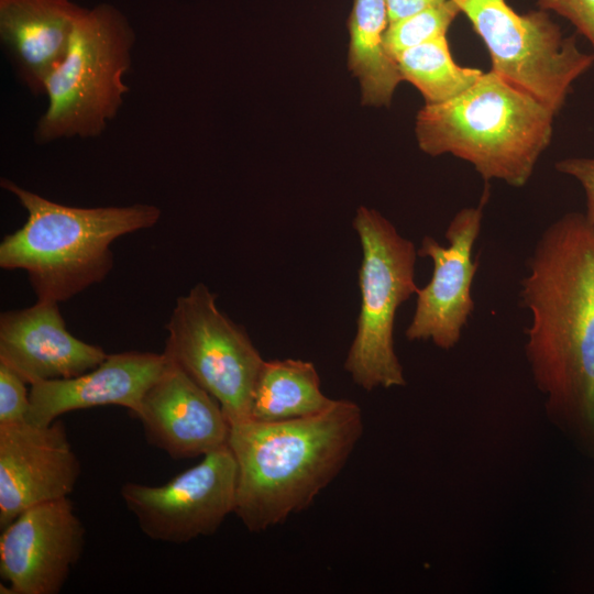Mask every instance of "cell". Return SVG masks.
<instances>
[{
    "mask_svg": "<svg viewBox=\"0 0 594 594\" xmlns=\"http://www.w3.org/2000/svg\"><path fill=\"white\" fill-rule=\"evenodd\" d=\"M520 282L525 354L546 415L594 460V229L570 212L539 237Z\"/></svg>",
    "mask_w": 594,
    "mask_h": 594,
    "instance_id": "cell-1",
    "label": "cell"
},
{
    "mask_svg": "<svg viewBox=\"0 0 594 594\" xmlns=\"http://www.w3.org/2000/svg\"><path fill=\"white\" fill-rule=\"evenodd\" d=\"M362 433L361 408L348 399L310 417L230 425L234 514L248 530L261 532L302 512L342 471Z\"/></svg>",
    "mask_w": 594,
    "mask_h": 594,
    "instance_id": "cell-2",
    "label": "cell"
},
{
    "mask_svg": "<svg viewBox=\"0 0 594 594\" xmlns=\"http://www.w3.org/2000/svg\"><path fill=\"white\" fill-rule=\"evenodd\" d=\"M3 189L26 210L25 223L0 243V266L23 270L37 300L62 302L102 282L113 267L111 243L154 227V205L72 207L54 202L8 178Z\"/></svg>",
    "mask_w": 594,
    "mask_h": 594,
    "instance_id": "cell-3",
    "label": "cell"
},
{
    "mask_svg": "<svg viewBox=\"0 0 594 594\" xmlns=\"http://www.w3.org/2000/svg\"><path fill=\"white\" fill-rule=\"evenodd\" d=\"M556 113L492 70L455 98L418 111L415 133L430 155L451 154L485 180L525 186L549 146Z\"/></svg>",
    "mask_w": 594,
    "mask_h": 594,
    "instance_id": "cell-4",
    "label": "cell"
},
{
    "mask_svg": "<svg viewBox=\"0 0 594 594\" xmlns=\"http://www.w3.org/2000/svg\"><path fill=\"white\" fill-rule=\"evenodd\" d=\"M135 33L127 16L109 3L85 9L68 51L45 82L47 108L34 129L37 144L100 136L129 92Z\"/></svg>",
    "mask_w": 594,
    "mask_h": 594,
    "instance_id": "cell-5",
    "label": "cell"
},
{
    "mask_svg": "<svg viewBox=\"0 0 594 594\" xmlns=\"http://www.w3.org/2000/svg\"><path fill=\"white\" fill-rule=\"evenodd\" d=\"M361 246V308L356 333L344 362L353 382L365 391L406 385L394 346L397 309L417 294L415 244L377 210L359 207L353 220Z\"/></svg>",
    "mask_w": 594,
    "mask_h": 594,
    "instance_id": "cell-6",
    "label": "cell"
},
{
    "mask_svg": "<svg viewBox=\"0 0 594 594\" xmlns=\"http://www.w3.org/2000/svg\"><path fill=\"white\" fill-rule=\"evenodd\" d=\"M484 43L491 70L556 114L572 84L594 63L547 11L516 12L506 0H453Z\"/></svg>",
    "mask_w": 594,
    "mask_h": 594,
    "instance_id": "cell-7",
    "label": "cell"
},
{
    "mask_svg": "<svg viewBox=\"0 0 594 594\" xmlns=\"http://www.w3.org/2000/svg\"><path fill=\"white\" fill-rule=\"evenodd\" d=\"M199 283L179 296L165 324L164 354L221 406L230 425L250 419L254 386L265 360L245 329L217 306Z\"/></svg>",
    "mask_w": 594,
    "mask_h": 594,
    "instance_id": "cell-8",
    "label": "cell"
},
{
    "mask_svg": "<svg viewBox=\"0 0 594 594\" xmlns=\"http://www.w3.org/2000/svg\"><path fill=\"white\" fill-rule=\"evenodd\" d=\"M237 480V462L226 444L163 485L125 482L120 494L145 536L185 543L213 535L234 513Z\"/></svg>",
    "mask_w": 594,
    "mask_h": 594,
    "instance_id": "cell-9",
    "label": "cell"
},
{
    "mask_svg": "<svg viewBox=\"0 0 594 594\" xmlns=\"http://www.w3.org/2000/svg\"><path fill=\"white\" fill-rule=\"evenodd\" d=\"M487 198L485 191L477 206L455 213L444 233L447 245L430 235L422 239L417 253L432 261L433 271L429 283L416 294V309L405 332L409 341H431L446 351L459 343L474 310L471 288L479 263L472 252Z\"/></svg>",
    "mask_w": 594,
    "mask_h": 594,
    "instance_id": "cell-10",
    "label": "cell"
},
{
    "mask_svg": "<svg viewBox=\"0 0 594 594\" xmlns=\"http://www.w3.org/2000/svg\"><path fill=\"white\" fill-rule=\"evenodd\" d=\"M86 529L69 497L21 513L0 536L1 593L58 594L85 547Z\"/></svg>",
    "mask_w": 594,
    "mask_h": 594,
    "instance_id": "cell-11",
    "label": "cell"
},
{
    "mask_svg": "<svg viewBox=\"0 0 594 594\" xmlns=\"http://www.w3.org/2000/svg\"><path fill=\"white\" fill-rule=\"evenodd\" d=\"M80 471L62 421L0 424V528L28 508L68 497Z\"/></svg>",
    "mask_w": 594,
    "mask_h": 594,
    "instance_id": "cell-12",
    "label": "cell"
},
{
    "mask_svg": "<svg viewBox=\"0 0 594 594\" xmlns=\"http://www.w3.org/2000/svg\"><path fill=\"white\" fill-rule=\"evenodd\" d=\"M135 417L146 441L175 460L228 444L230 422L220 404L167 356Z\"/></svg>",
    "mask_w": 594,
    "mask_h": 594,
    "instance_id": "cell-13",
    "label": "cell"
},
{
    "mask_svg": "<svg viewBox=\"0 0 594 594\" xmlns=\"http://www.w3.org/2000/svg\"><path fill=\"white\" fill-rule=\"evenodd\" d=\"M107 355L102 348L67 330L58 302L37 300L0 316V363L30 385L76 377L98 366Z\"/></svg>",
    "mask_w": 594,
    "mask_h": 594,
    "instance_id": "cell-14",
    "label": "cell"
},
{
    "mask_svg": "<svg viewBox=\"0 0 594 594\" xmlns=\"http://www.w3.org/2000/svg\"><path fill=\"white\" fill-rule=\"evenodd\" d=\"M165 364L164 353L124 351L108 354L76 377L34 383L26 420L46 426L63 414L108 405L125 407L135 416Z\"/></svg>",
    "mask_w": 594,
    "mask_h": 594,
    "instance_id": "cell-15",
    "label": "cell"
},
{
    "mask_svg": "<svg viewBox=\"0 0 594 594\" xmlns=\"http://www.w3.org/2000/svg\"><path fill=\"white\" fill-rule=\"evenodd\" d=\"M86 8L70 0H0V41L16 78L34 95L64 59Z\"/></svg>",
    "mask_w": 594,
    "mask_h": 594,
    "instance_id": "cell-16",
    "label": "cell"
},
{
    "mask_svg": "<svg viewBox=\"0 0 594 594\" xmlns=\"http://www.w3.org/2000/svg\"><path fill=\"white\" fill-rule=\"evenodd\" d=\"M389 24L387 0H353L348 21V68L359 80L364 106H389L403 81L384 46Z\"/></svg>",
    "mask_w": 594,
    "mask_h": 594,
    "instance_id": "cell-17",
    "label": "cell"
},
{
    "mask_svg": "<svg viewBox=\"0 0 594 594\" xmlns=\"http://www.w3.org/2000/svg\"><path fill=\"white\" fill-rule=\"evenodd\" d=\"M333 402L321 392L320 377L311 362L264 361L252 395L250 419L277 422L310 417Z\"/></svg>",
    "mask_w": 594,
    "mask_h": 594,
    "instance_id": "cell-18",
    "label": "cell"
},
{
    "mask_svg": "<svg viewBox=\"0 0 594 594\" xmlns=\"http://www.w3.org/2000/svg\"><path fill=\"white\" fill-rule=\"evenodd\" d=\"M402 79L415 86L425 103H442L473 86L483 72L457 64L447 35L402 52L395 58Z\"/></svg>",
    "mask_w": 594,
    "mask_h": 594,
    "instance_id": "cell-19",
    "label": "cell"
},
{
    "mask_svg": "<svg viewBox=\"0 0 594 594\" xmlns=\"http://www.w3.org/2000/svg\"><path fill=\"white\" fill-rule=\"evenodd\" d=\"M460 13L457 3L448 0L389 23L384 35L387 54L395 59L408 48L447 35Z\"/></svg>",
    "mask_w": 594,
    "mask_h": 594,
    "instance_id": "cell-20",
    "label": "cell"
},
{
    "mask_svg": "<svg viewBox=\"0 0 594 594\" xmlns=\"http://www.w3.org/2000/svg\"><path fill=\"white\" fill-rule=\"evenodd\" d=\"M25 384L19 374L0 363V424L26 420L30 392Z\"/></svg>",
    "mask_w": 594,
    "mask_h": 594,
    "instance_id": "cell-21",
    "label": "cell"
},
{
    "mask_svg": "<svg viewBox=\"0 0 594 594\" xmlns=\"http://www.w3.org/2000/svg\"><path fill=\"white\" fill-rule=\"evenodd\" d=\"M537 3L541 10L566 19L594 48V0H537Z\"/></svg>",
    "mask_w": 594,
    "mask_h": 594,
    "instance_id": "cell-22",
    "label": "cell"
},
{
    "mask_svg": "<svg viewBox=\"0 0 594 594\" xmlns=\"http://www.w3.org/2000/svg\"><path fill=\"white\" fill-rule=\"evenodd\" d=\"M556 169L576 179L583 187L586 199V219L594 224V158L569 157L560 160Z\"/></svg>",
    "mask_w": 594,
    "mask_h": 594,
    "instance_id": "cell-23",
    "label": "cell"
},
{
    "mask_svg": "<svg viewBox=\"0 0 594 594\" xmlns=\"http://www.w3.org/2000/svg\"><path fill=\"white\" fill-rule=\"evenodd\" d=\"M448 0H387L389 23Z\"/></svg>",
    "mask_w": 594,
    "mask_h": 594,
    "instance_id": "cell-24",
    "label": "cell"
},
{
    "mask_svg": "<svg viewBox=\"0 0 594 594\" xmlns=\"http://www.w3.org/2000/svg\"><path fill=\"white\" fill-rule=\"evenodd\" d=\"M593 229H594V224H593Z\"/></svg>",
    "mask_w": 594,
    "mask_h": 594,
    "instance_id": "cell-25",
    "label": "cell"
}]
</instances>
